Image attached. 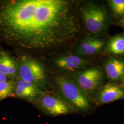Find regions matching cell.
I'll use <instances>...</instances> for the list:
<instances>
[{"instance_id": "1", "label": "cell", "mask_w": 124, "mask_h": 124, "mask_svg": "<svg viewBox=\"0 0 124 124\" xmlns=\"http://www.w3.org/2000/svg\"><path fill=\"white\" fill-rule=\"evenodd\" d=\"M79 31L71 2L0 0V41L34 52L60 47Z\"/></svg>"}, {"instance_id": "2", "label": "cell", "mask_w": 124, "mask_h": 124, "mask_svg": "<svg viewBox=\"0 0 124 124\" xmlns=\"http://www.w3.org/2000/svg\"><path fill=\"white\" fill-rule=\"evenodd\" d=\"M17 66L18 78L36 85L40 88H46L47 75L41 63L34 58L23 56L17 62Z\"/></svg>"}, {"instance_id": "3", "label": "cell", "mask_w": 124, "mask_h": 124, "mask_svg": "<svg viewBox=\"0 0 124 124\" xmlns=\"http://www.w3.org/2000/svg\"><path fill=\"white\" fill-rule=\"evenodd\" d=\"M55 83L62 95L71 105L81 110H85L90 107L87 96L71 80L62 76H57Z\"/></svg>"}, {"instance_id": "4", "label": "cell", "mask_w": 124, "mask_h": 124, "mask_svg": "<svg viewBox=\"0 0 124 124\" xmlns=\"http://www.w3.org/2000/svg\"><path fill=\"white\" fill-rule=\"evenodd\" d=\"M80 13L85 27L90 33L98 34L105 28L106 13L101 7L92 3H88L81 7Z\"/></svg>"}, {"instance_id": "5", "label": "cell", "mask_w": 124, "mask_h": 124, "mask_svg": "<svg viewBox=\"0 0 124 124\" xmlns=\"http://www.w3.org/2000/svg\"><path fill=\"white\" fill-rule=\"evenodd\" d=\"M36 102L40 109L49 115H65L70 111L66 102L53 94L43 93Z\"/></svg>"}, {"instance_id": "6", "label": "cell", "mask_w": 124, "mask_h": 124, "mask_svg": "<svg viewBox=\"0 0 124 124\" xmlns=\"http://www.w3.org/2000/svg\"><path fill=\"white\" fill-rule=\"evenodd\" d=\"M102 80V74L100 70L96 68H92L80 73L77 77L76 84L86 95L98 88Z\"/></svg>"}, {"instance_id": "7", "label": "cell", "mask_w": 124, "mask_h": 124, "mask_svg": "<svg viewBox=\"0 0 124 124\" xmlns=\"http://www.w3.org/2000/svg\"><path fill=\"white\" fill-rule=\"evenodd\" d=\"M41 89L36 85L18 77L17 81H15L14 95L18 98L30 102H36L43 93Z\"/></svg>"}, {"instance_id": "8", "label": "cell", "mask_w": 124, "mask_h": 124, "mask_svg": "<svg viewBox=\"0 0 124 124\" xmlns=\"http://www.w3.org/2000/svg\"><path fill=\"white\" fill-rule=\"evenodd\" d=\"M123 99H124V90L117 85L108 83L100 91L97 102L100 104H104Z\"/></svg>"}, {"instance_id": "9", "label": "cell", "mask_w": 124, "mask_h": 124, "mask_svg": "<svg viewBox=\"0 0 124 124\" xmlns=\"http://www.w3.org/2000/svg\"><path fill=\"white\" fill-rule=\"evenodd\" d=\"M0 72L8 80H13L18 74L17 62L8 53L3 51L0 54Z\"/></svg>"}, {"instance_id": "10", "label": "cell", "mask_w": 124, "mask_h": 124, "mask_svg": "<svg viewBox=\"0 0 124 124\" xmlns=\"http://www.w3.org/2000/svg\"><path fill=\"white\" fill-rule=\"evenodd\" d=\"M85 60L79 56L73 55L60 56L55 59L56 66L63 70H75L83 66Z\"/></svg>"}, {"instance_id": "11", "label": "cell", "mask_w": 124, "mask_h": 124, "mask_svg": "<svg viewBox=\"0 0 124 124\" xmlns=\"http://www.w3.org/2000/svg\"><path fill=\"white\" fill-rule=\"evenodd\" d=\"M105 45L102 40L89 38L83 40L77 49V53L80 55H93L98 53Z\"/></svg>"}, {"instance_id": "12", "label": "cell", "mask_w": 124, "mask_h": 124, "mask_svg": "<svg viewBox=\"0 0 124 124\" xmlns=\"http://www.w3.org/2000/svg\"><path fill=\"white\" fill-rule=\"evenodd\" d=\"M105 70L110 79L113 80H120L124 75V62L120 59H110L107 62Z\"/></svg>"}, {"instance_id": "13", "label": "cell", "mask_w": 124, "mask_h": 124, "mask_svg": "<svg viewBox=\"0 0 124 124\" xmlns=\"http://www.w3.org/2000/svg\"><path fill=\"white\" fill-rule=\"evenodd\" d=\"M106 51L115 55H124V36H115L112 38L108 42Z\"/></svg>"}, {"instance_id": "14", "label": "cell", "mask_w": 124, "mask_h": 124, "mask_svg": "<svg viewBox=\"0 0 124 124\" xmlns=\"http://www.w3.org/2000/svg\"><path fill=\"white\" fill-rule=\"evenodd\" d=\"M15 81L13 80L0 82V102L7 98L14 97Z\"/></svg>"}, {"instance_id": "15", "label": "cell", "mask_w": 124, "mask_h": 124, "mask_svg": "<svg viewBox=\"0 0 124 124\" xmlns=\"http://www.w3.org/2000/svg\"><path fill=\"white\" fill-rule=\"evenodd\" d=\"M109 4L115 13L118 15L124 14V0H111Z\"/></svg>"}, {"instance_id": "16", "label": "cell", "mask_w": 124, "mask_h": 124, "mask_svg": "<svg viewBox=\"0 0 124 124\" xmlns=\"http://www.w3.org/2000/svg\"><path fill=\"white\" fill-rule=\"evenodd\" d=\"M8 80V78L3 73L0 72V82L6 81H7Z\"/></svg>"}, {"instance_id": "17", "label": "cell", "mask_w": 124, "mask_h": 124, "mask_svg": "<svg viewBox=\"0 0 124 124\" xmlns=\"http://www.w3.org/2000/svg\"><path fill=\"white\" fill-rule=\"evenodd\" d=\"M122 79H123V81H122V83H123V85H124V76H123V77L122 78Z\"/></svg>"}, {"instance_id": "18", "label": "cell", "mask_w": 124, "mask_h": 124, "mask_svg": "<svg viewBox=\"0 0 124 124\" xmlns=\"http://www.w3.org/2000/svg\"><path fill=\"white\" fill-rule=\"evenodd\" d=\"M122 24H123V27H124V19H123V21H122Z\"/></svg>"}, {"instance_id": "19", "label": "cell", "mask_w": 124, "mask_h": 124, "mask_svg": "<svg viewBox=\"0 0 124 124\" xmlns=\"http://www.w3.org/2000/svg\"><path fill=\"white\" fill-rule=\"evenodd\" d=\"M2 50H0V54L1 53V51H2Z\"/></svg>"}]
</instances>
